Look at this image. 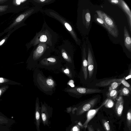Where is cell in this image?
I'll return each instance as SVG.
<instances>
[{
	"label": "cell",
	"instance_id": "8d00e7d4",
	"mask_svg": "<svg viewBox=\"0 0 131 131\" xmlns=\"http://www.w3.org/2000/svg\"><path fill=\"white\" fill-rule=\"evenodd\" d=\"M5 41V39H3L0 42V46L2 45Z\"/></svg>",
	"mask_w": 131,
	"mask_h": 131
},
{
	"label": "cell",
	"instance_id": "9a60e30c",
	"mask_svg": "<svg viewBox=\"0 0 131 131\" xmlns=\"http://www.w3.org/2000/svg\"><path fill=\"white\" fill-rule=\"evenodd\" d=\"M82 66L84 78V79L86 80L87 79L88 75V63L87 60L86 59L85 50L84 48L83 49L82 54Z\"/></svg>",
	"mask_w": 131,
	"mask_h": 131
},
{
	"label": "cell",
	"instance_id": "7a4b0ae2",
	"mask_svg": "<svg viewBox=\"0 0 131 131\" xmlns=\"http://www.w3.org/2000/svg\"><path fill=\"white\" fill-rule=\"evenodd\" d=\"M58 39L57 33L48 26L45 21L40 30L36 33L28 43V47H34L40 43H45L55 49L54 46Z\"/></svg>",
	"mask_w": 131,
	"mask_h": 131
},
{
	"label": "cell",
	"instance_id": "4fadbf2b",
	"mask_svg": "<svg viewBox=\"0 0 131 131\" xmlns=\"http://www.w3.org/2000/svg\"><path fill=\"white\" fill-rule=\"evenodd\" d=\"M87 61L89 77V78H90L92 77L93 73L94 65L92 53L89 48L88 49Z\"/></svg>",
	"mask_w": 131,
	"mask_h": 131
},
{
	"label": "cell",
	"instance_id": "4dcf8cb0",
	"mask_svg": "<svg viewBox=\"0 0 131 131\" xmlns=\"http://www.w3.org/2000/svg\"><path fill=\"white\" fill-rule=\"evenodd\" d=\"M8 122V120L5 118L0 116V123H6Z\"/></svg>",
	"mask_w": 131,
	"mask_h": 131
},
{
	"label": "cell",
	"instance_id": "d6a6232c",
	"mask_svg": "<svg viewBox=\"0 0 131 131\" xmlns=\"http://www.w3.org/2000/svg\"><path fill=\"white\" fill-rule=\"evenodd\" d=\"M88 131H94V128L92 125H88L87 127Z\"/></svg>",
	"mask_w": 131,
	"mask_h": 131
},
{
	"label": "cell",
	"instance_id": "8fae6325",
	"mask_svg": "<svg viewBox=\"0 0 131 131\" xmlns=\"http://www.w3.org/2000/svg\"><path fill=\"white\" fill-rule=\"evenodd\" d=\"M108 98L106 99L98 108L94 109H91L88 111L86 114V119L83 125V127L86 128L89 123L94 116L99 110L105 104Z\"/></svg>",
	"mask_w": 131,
	"mask_h": 131
},
{
	"label": "cell",
	"instance_id": "5b68a950",
	"mask_svg": "<svg viewBox=\"0 0 131 131\" xmlns=\"http://www.w3.org/2000/svg\"><path fill=\"white\" fill-rule=\"evenodd\" d=\"M56 51L62 61L73 69V51L71 43L69 41L64 40L63 43L58 47Z\"/></svg>",
	"mask_w": 131,
	"mask_h": 131
},
{
	"label": "cell",
	"instance_id": "7c38bea8",
	"mask_svg": "<svg viewBox=\"0 0 131 131\" xmlns=\"http://www.w3.org/2000/svg\"><path fill=\"white\" fill-rule=\"evenodd\" d=\"M40 102L38 97H37L35 101V117L36 127L37 131H40Z\"/></svg>",
	"mask_w": 131,
	"mask_h": 131
},
{
	"label": "cell",
	"instance_id": "7402d4cb",
	"mask_svg": "<svg viewBox=\"0 0 131 131\" xmlns=\"http://www.w3.org/2000/svg\"><path fill=\"white\" fill-rule=\"evenodd\" d=\"M120 96H129L131 91L127 88L123 86L119 91Z\"/></svg>",
	"mask_w": 131,
	"mask_h": 131
},
{
	"label": "cell",
	"instance_id": "836d02e7",
	"mask_svg": "<svg viewBox=\"0 0 131 131\" xmlns=\"http://www.w3.org/2000/svg\"><path fill=\"white\" fill-rule=\"evenodd\" d=\"M26 0H16V3L18 5H19L21 3L25 2Z\"/></svg>",
	"mask_w": 131,
	"mask_h": 131
},
{
	"label": "cell",
	"instance_id": "1f68e13d",
	"mask_svg": "<svg viewBox=\"0 0 131 131\" xmlns=\"http://www.w3.org/2000/svg\"><path fill=\"white\" fill-rule=\"evenodd\" d=\"M96 20L98 23L102 24V26L105 27L104 21L102 19L99 18H97Z\"/></svg>",
	"mask_w": 131,
	"mask_h": 131
},
{
	"label": "cell",
	"instance_id": "5bb4252c",
	"mask_svg": "<svg viewBox=\"0 0 131 131\" xmlns=\"http://www.w3.org/2000/svg\"><path fill=\"white\" fill-rule=\"evenodd\" d=\"M73 69L71 66L65 63L62 65L59 70L69 79H73L74 75Z\"/></svg>",
	"mask_w": 131,
	"mask_h": 131
},
{
	"label": "cell",
	"instance_id": "ffe728a7",
	"mask_svg": "<svg viewBox=\"0 0 131 131\" xmlns=\"http://www.w3.org/2000/svg\"><path fill=\"white\" fill-rule=\"evenodd\" d=\"M9 85H21V84L9 79L0 77V86Z\"/></svg>",
	"mask_w": 131,
	"mask_h": 131
},
{
	"label": "cell",
	"instance_id": "3957f363",
	"mask_svg": "<svg viewBox=\"0 0 131 131\" xmlns=\"http://www.w3.org/2000/svg\"><path fill=\"white\" fill-rule=\"evenodd\" d=\"M34 47L26 62L27 68L30 70L35 68L40 61L50 56L55 50L45 43H40Z\"/></svg>",
	"mask_w": 131,
	"mask_h": 131
},
{
	"label": "cell",
	"instance_id": "d4e9b609",
	"mask_svg": "<svg viewBox=\"0 0 131 131\" xmlns=\"http://www.w3.org/2000/svg\"><path fill=\"white\" fill-rule=\"evenodd\" d=\"M121 84V82H115L112 83L110 85L108 89V91L116 90Z\"/></svg>",
	"mask_w": 131,
	"mask_h": 131
},
{
	"label": "cell",
	"instance_id": "484cf974",
	"mask_svg": "<svg viewBox=\"0 0 131 131\" xmlns=\"http://www.w3.org/2000/svg\"><path fill=\"white\" fill-rule=\"evenodd\" d=\"M103 126L106 131H111L109 124L104 119H102Z\"/></svg>",
	"mask_w": 131,
	"mask_h": 131
},
{
	"label": "cell",
	"instance_id": "9c48e42d",
	"mask_svg": "<svg viewBox=\"0 0 131 131\" xmlns=\"http://www.w3.org/2000/svg\"><path fill=\"white\" fill-rule=\"evenodd\" d=\"M100 97L96 96L80 106L77 108V114L80 115L92 108L97 103Z\"/></svg>",
	"mask_w": 131,
	"mask_h": 131
},
{
	"label": "cell",
	"instance_id": "52a82bcc",
	"mask_svg": "<svg viewBox=\"0 0 131 131\" xmlns=\"http://www.w3.org/2000/svg\"><path fill=\"white\" fill-rule=\"evenodd\" d=\"M63 91L70 95L74 97H77L80 95L99 93L102 91V90L97 89L79 87H67L65 88Z\"/></svg>",
	"mask_w": 131,
	"mask_h": 131
},
{
	"label": "cell",
	"instance_id": "83f0119b",
	"mask_svg": "<svg viewBox=\"0 0 131 131\" xmlns=\"http://www.w3.org/2000/svg\"><path fill=\"white\" fill-rule=\"evenodd\" d=\"M9 88L8 85L0 86V99L3 94Z\"/></svg>",
	"mask_w": 131,
	"mask_h": 131
},
{
	"label": "cell",
	"instance_id": "2e32d148",
	"mask_svg": "<svg viewBox=\"0 0 131 131\" xmlns=\"http://www.w3.org/2000/svg\"><path fill=\"white\" fill-rule=\"evenodd\" d=\"M124 101L123 97L120 96L117 100L115 105L116 113L118 117L122 115L123 109Z\"/></svg>",
	"mask_w": 131,
	"mask_h": 131
},
{
	"label": "cell",
	"instance_id": "ac0fdd59",
	"mask_svg": "<svg viewBox=\"0 0 131 131\" xmlns=\"http://www.w3.org/2000/svg\"><path fill=\"white\" fill-rule=\"evenodd\" d=\"M56 0H30V2L35 6L42 7L54 2Z\"/></svg>",
	"mask_w": 131,
	"mask_h": 131
},
{
	"label": "cell",
	"instance_id": "ba28073f",
	"mask_svg": "<svg viewBox=\"0 0 131 131\" xmlns=\"http://www.w3.org/2000/svg\"><path fill=\"white\" fill-rule=\"evenodd\" d=\"M99 18L104 21L105 28L114 37H118V33L117 28L112 19L106 14L100 10L96 11Z\"/></svg>",
	"mask_w": 131,
	"mask_h": 131
},
{
	"label": "cell",
	"instance_id": "277c9868",
	"mask_svg": "<svg viewBox=\"0 0 131 131\" xmlns=\"http://www.w3.org/2000/svg\"><path fill=\"white\" fill-rule=\"evenodd\" d=\"M43 12L48 16L59 21L70 34L77 44L80 45V40L77 37L71 23L68 20L53 10L47 9L44 10Z\"/></svg>",
	"mask_w": 131,
	"mask_h": 131
},
{
	"label": "cell",
	"instance_id": "e0dca14e",
	"mask_svg": "<svg viewBox=\"0 0 131 131\" xmlns=\"http://www.w3.org/2000/svg\"><path fill=\"white\" fill-rule=\"evenodd\" d=\"M124 38L125 46L130 52H131V40L130 35L126 26L124 28Z\"/></svg>",
	"mask_w": 131,
	"mask_h": 131
},
{
	"label": "cell",
	"instance_id": "cb8c5ba5",
	"mask_svg": "<svg viewBox=\"0 0 131 131\" xmlns=\"http://www.w3.org/2000/svg\"><path fill=\"white\" fill-rule=\"evenodd\" d=\"M126 123L128 128L130 131L131 130V110L129 109L127 114Z\"/></svg>",
	"mask_w": 131,
	"mask_h": 131
},
{
	"label": "cell",
	"instance_id": "d590c367",
	"mask_svg": "<svg viewBox=\"0 0 131 131\" xmlns=\"http://www.w3.org/2000/svg\"><path fill=\"white\" fill-rule=\"evenodd\" d=\"M79 128L77 126H75L73 128V131H78L79 130Z\"/></svg>",
	"mask_w": 131,
	"mask_h": 131
},
{
	"label": "cell",
	"instance_id": "30bf717a",
	"mask_svg": "<svg viewBox=\"0 0 131 131\" xmlns=\"http://www.w3.org/2000/svg\"><path fill=\"white\" fill-rule=\"evenodd\" d=\"M40 115L43 125L49 126V119L50 118L52 108L48 105L45 102L43 103L41 102Z\"/></svg>",
	"mask_w": 131,
	"mask_h": 131
},
{
	"label": "cell",
	"instance_id": "f546056e",
	"mask_svg": "<svg viewBox=\"0 0 131 131\" xmlns=\"http://www.w3.org/2000/svg\"><path fill=\"white\" fill-rule=\"evenodd\" d=\"M85 18L86 23L89 25L90 24L91 18L90 14L89 13H86L85 15Z\"/></svg>",
	"mask_w": 131,
	"mask_h": 131
},
{
	"label": "cell",
	"instance_id": "4316f807",
	"mask_svg": "<svg viewBox=\"0 0 131 131\" xmlns=\"http://www.w3.org/2000/svg\"><path fill=\"white\" fill-rule=\"evenodd\" d=\"M114 104V103L112 100L111 99L108 98V100L104 105L106 107L111 108L113 106Z\"/></svg>",
	"mask_w": 131,
	"mask_h": 131
},
{
	"label": "cell",
	"instance_id": "e575fe53",
	"mask_svg": "<svg viewBox=\"0 0 131 131\" xmlns=\"http://www.w3.org/2000/svg\"><path fill=\"white\" fill-rule=\"evenodd\" d=\"M110 1L111 3L115 4H117L119 2V0H111Z\"/></svg>",
	"mask_w": 131,
	"mask_h": 131
},
{
	"label": "cell",
	"instance_id": "74e56055",
	"mask_svg": "<svg viewBox=\"0 0 131 131\" xmlns=\"http://www.w3.org/2000/svg\"><path fill=\"white\" fill-rule=\"evenodd\" d=\"M78 124L79 125H80L81 127H83V125L81 123H79Z\"/></svg>",
	"mask_w": 131,
	"mask_h": 131
},
{
	"label": "cell",
	"instance_id": "d6986e66",
	"mask_svg": "<svg viewBox=\"0 0 131 131\" xmlns=\"http://www.w3.org/2000/svg\"><path fill=\"white\" fill-rule=\"evenodd\" d=\"M122 79L112 78L106 79L96 83V85L100 87H105L110 85L114 82H121Z\"/></svg>",
	"mask_w": 131,
	"mask_h": 131
},
{
	"label": "cell",
	"instance_id": "8992f818",
	"mask_svg": "<svg viewBox=\"0 0 131 131\" xmlns=\"http://www.w3.org/2000/svg\"><path fill=\"white\" fill-rule=\"evenodd\" d=\"M62 62L59 56L50 55L40 61L35 68L44 69L49 70H59L62 65Z\"/></svg>",
	"mask_w": 131,
	"mask_h": 131
},
{
	"label": "cell",
	"instance_id": "6da1fadb",
	"mask_svg": "<svg viewBox=\"0 0 131 131\" xmlns=\"http://www.w3.org/2000/svg\"><path fill=\"white\" fill-rule=\"evenodd\" d=\"M33 80L36 87L46 95H52L54 93L57 84L52 76H45L42 71L36 68L33 72Z\"/></svg>",
	"mask_w": 131,
	"mask_h": 131
},
{
	"label": "cell",
	"instance_id": "603a6c76",
	"mask_svg": "<svg viewBox=\"0 0 131 131\" xmlns=\"http://www.w3.org/2000/svg\"><path fill=\"white\" fill-rule=\"evenodd\" d=\"M118 91L116 90H114L109 91L107 94L106 96L108 98L114 100L115 99L117 96Z\"/></svg>",
	"mask_w": 131,
	"mask_h": 131
},
{
	"label": "cell",
	"instance_id": "44dd1931",
	"mask_svg": "<svg viewBox=\"0 0 131 131\" xmlns=\"http://www.w3.org/2000/svg\"><path fill=\"white\" fill-rule=\"evenodd\" d=\"M119 1L121 7L127 15L130 31L131 27V12L130 10L127 5L124 1L122 0H119Z\"/></svg>",
	"mask_w": 131,
	"mask_h": 131
},
{
	"label": "cell",
	"instance_id": "f35d334b",
	"mask_svg": "<svg viewBox=\"0 0 131 131\" xmlns=\"http://www.w3.org/2000/svg\"><path fill=\"white\" fill-rule=\"evenodd\" d=\"M97 131H101L99 129V128H97Z\"/></svg>",
	"mask_w": 131,
	"mask_h": 131
},
{
	"label": "cell",
	"instance_id": "f1b7e54d",
	"mask_svg": "<svg viewBox=\"0 0 131 131\" xmlns=\"http://www.w3.org/2000/svg\"><path fill=\"white\" fill-rule=\"evenodd\" d=\"M121 83L125 87L127 88L130 91H131V87L130 84L126 81L124 78L122 79Z\"/></svg>",
	"mask_w": 131,
	"mask_h": 131
}]
</instances>
